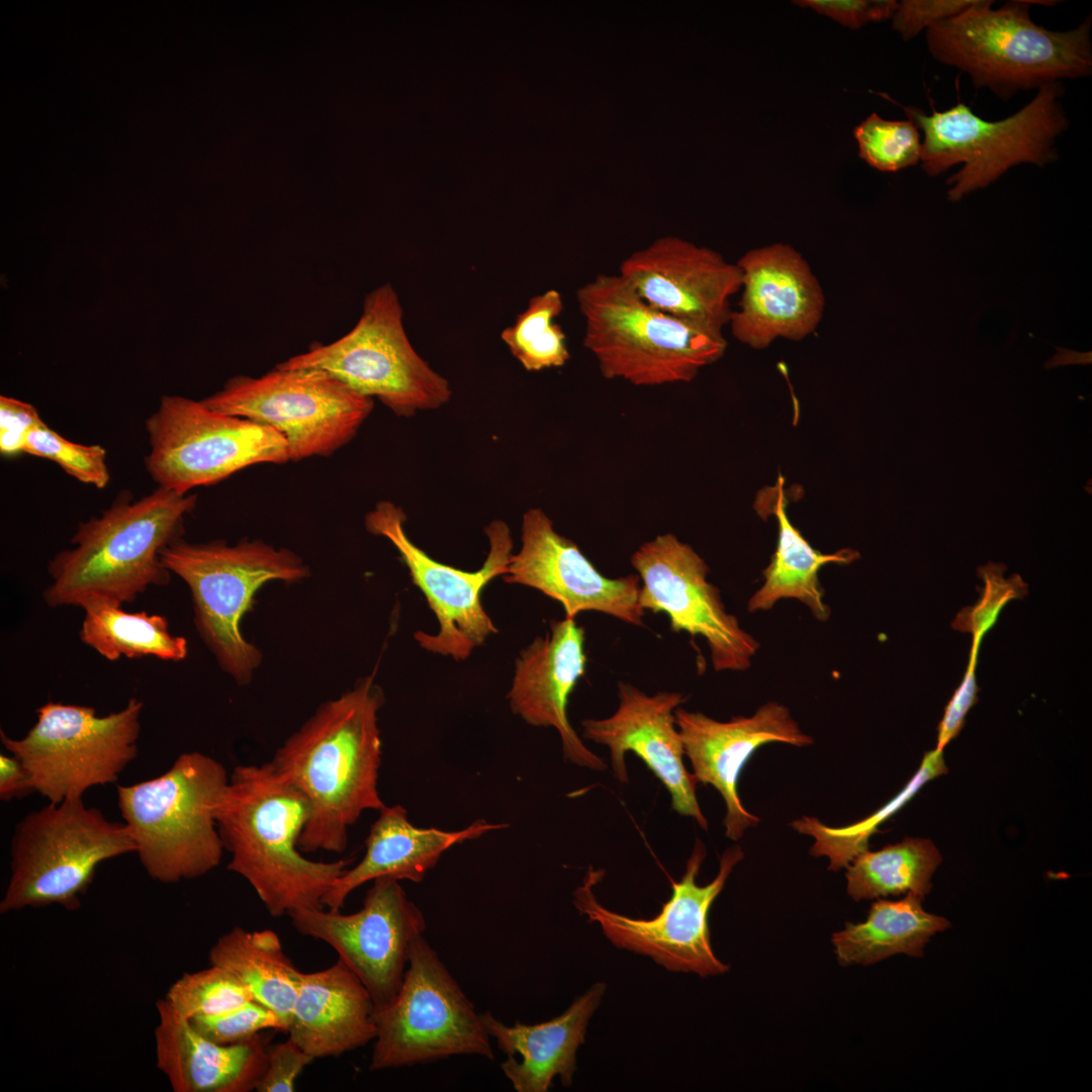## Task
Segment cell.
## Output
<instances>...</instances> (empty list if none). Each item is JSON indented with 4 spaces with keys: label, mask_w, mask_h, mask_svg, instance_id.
<instances>
[{
    "label": "cell",
    "mask_w": 1092,
    "mask_h": 1092,
    "mask_svg": "<svg viewBox=\"0 0 1092 1092\" xmlns=\"http://www.w3.org/2000/svg\"><path fill=\"white\" fill-rule=\"evenodd\" d=\"M384 704L374 673L322 704L276 750L274 767L308 799L310 817L300 835L303 852L341 853L348 830L366 810L382 809L378 791Z\"/></svg>",
    "instance_id": "1"
},
{
    "label": "cell",
    "mask_w": 1092,
    "mask_h": 1092,
    "mask_svg": "<svg viewBox=\"0 0 1092 1092\" xmlns=\"http://www.w3.org/2000/svg\"><path fill=\"white\" fill-rule=\"evenodd\" d=\"M306 796L271 761L238 765L215 812L231 853L228 870L243 877L272 917L324 908L323 899L352 858L316 861L298 841L310 817Z\"/></svg>",
    "instance_id": "2"
},
{
    "label": "cell",
    "mask_w": 1092,
    "mask_h": 1092,
    "mask_svg": "<svg viewBox=\"0 0 1092 1092\" xmlns=\"http://www.w3.org/2000/svg\"><path fill=\"white\" fill-rule=\"evenodd\" d=\"M196 500L195 494L158 487L140 499L118 500L81 523L73 547L49 563L52 582L43 601L54 608L122 606L151 586L167 584L171 572L161 550L181 537L184 518Z\"/></svg>",
    "instance_id": "3"
},
{
    "label": "cell",
    "mask_w": 1092,
    "mask_h": 1092,
    "mask_svg": "<svg viewBox=\"0 0 1092 1092\" xmlns=\"http://www.w3.org/2000/svg\"><path fill=\"white\" fill-rule=\"evenodd\" d=\"M1035 2L1010 1L993 9L992 1L975 0L927 28L929 53L1005 101L1020 90L1089 76L1091 15L1074 29L1049 30L1029 16Z\"/></svg>",
    "instance_id": "4"
},
{
    "label": "cell",
    "mask_w": 1092,
    "mask_h": 1092,
    "mask_svg": "<svg viewBox=\"0 0 1092 1092\" xmlns=\"http://www.w3.org/2000/svg\"><path fill=\"white\" fill-rule=\"evenodd\" d=\"M225 767L198 752L180 754L164 774L117 786V805L148 876L163 884L200 878L221 860L215 812Z\"/></svg>",
    "instance_id": "5"
},
{
    "label": "cell",
    "mask_w": 1092,
    "mask_h": 1092,
    "mask_svg": "<svg viewBox=\"0 0 1092 1092\" xmlns=\"http://www.w3.org/2000/svg\"><path fill=\"white\" fill-rule=\"evenodd\" d=\"M585 321L583 346L607 379L654 386L693 380L727 347L714 332L647 303L619 274H600L576 293Z\"/></svg>",
    "instance_id": "6"
},
{
    "label": "cell",
    "mask_w": 1092,
    "mask_h": 1092,
    "mask_svg": "<svg viewBox=\"0 0 1092 1092\" xmlns=\"http://www.w3.org/2000/svg\"><path fill=\"white\" fill-rule=\"evenodd\" d=\"M161 559L189 587L197 632L220 668L239 685L250 682L262 653L243 636V617L267 582L308 576L303 560L289 549L259 540L228 545L221 540L191 543L182 537L161 550Z\"/></svg>",
    "instance_id": "7"
},
{
    "label": "cell",
    "mask_w": 1092,
    "mask_h": 1092,
    "mask_svg": "<svg viewBox=\"0 0 1092 1092\" xmlns=\"http://www.w3.org/2000/svg\"><path fill=\"white\" fill-rule=\"evenodd\" d=\"M130 852L135 846L123 822L108 820L83 798L49 803L15 826L0 913L50 905L76 910L98 866Z\"/></svg>",
    "instance_id": "8"
},
{
    "label": "cell",
    "mask_w": 1092,
    "mask_h": 1092,
    "mask_svg": "<svg viewBox=\"0 0 1092 1092\" xmlns=\"http://www.w3.org/2000/svg\"><path fill=\"white\" fill-rule=\"evenodd\" d=\"M1062 82L1038 88L1034 98L1004 119L987 121L963 102L944 111L932 107L925 114L915 107L901 106L924 140L921 167L937 176L956 164L963 167L947 179L948 198L961 200L984 188L1013 166L1031 163L1042 167L1056 159L1057 138L1068 127L1061 98Z\"/></svg>",
    "instance_id": "9"
},
{
    "label": "cell",
    "mask_w": 1092,
    "mask_h": 1092,
    "mask_svg": "<svg viewBox=\"0 0 1092 1092\" xmlns=\"http://www.w3.org/2000/svg\"><path fill=\"white\" fill-rule=\"evenodd\" d=\"M402 315L395 290L383 284L365 297L349 333L327 345L312 343L276 366L324 370L355 392L378 398L397 417L439 408L451 397L449 382L415 350Z\"/></svg>",
    "instance_id": "10"
},
{
    "label": "cell",
    "mask_w": 1092,
    "mask_h": 1092,
    "mask_svg": "<svg viewBox=\"0 0 1092 1092\" xmlns=\"http://www.w3.org/2000/svg\"><path fill=\"white\" fill-rule=\"evenodd\" d=\"M143 708L130 698L123 709L97 716L92 707L48 702L25 736L1 730L0 740L22 761L33 791L58 804L118 780L138 754Z\"/></svg>",
    "instance_id": "11"
},
{
    "label": "cell",
    "mask_w": 1092,
    "mask_h": 1092,
    "mask_svg": "<svg viewBox=\"0 0 1092 1092\" xmlns=\"http://www.w3.org/2000/svg\"><path fill=\"white\" fill-rule=\"evenodd\" d=\"M373 1019L371 1071L463 1055L494 1059L482 1014L423 935L413 945L397 994L373 1011Z\"/></svg>",
    "instance_id": "12"
},
{
    "label": "cell",
    "mask_w": 1092,
    "mask_h": 1092,
    "mask_svg": "<svg viewBox=\"0 0 1092 1092\" xmlns=\"http://www.w3.org/2000/svg\"><path fill=\"white\" fill-rule=\"evenodd\" d=\"M146 431L147 471L158 487L180 494L255 464L290 461L285 439L273 428L179 395L161 398Z\"/></svg>",
    "instance_id": "13"
},
{
    "label": "cell",
    "mask_w": 1092,
    "mask_h": 1092,
    "mask_svg": "<svg viewBox=\"0 0 1092 1092\" xmlns=\"http://www.w3.org/2000/svg\"><path fill=\"white\" fill-rule=\"evenodd\" d=\"M202 401L276 430L290 461L332 455L356 436L374 405L324 370L278 366L259 377H232Z\"/></svg>",
    "instance_id": "14"
},
{
    "label": "cell",
    "mask_w": 1092,
    "mask_h": 1092,
    "mask_svg": "<svg viewBox=\"0 0 1092 1092\" xmlns=\"http://www.w3.org/2000/svg\"><path fill=\"white\" fill-rule=\"evenodd\" d=\"M743 855L738 845L726 849L715 879L700 886L697 877L706 857V847L697 839L680 881H672L670 898L650 919L630 918L604 907L593 891L603 871L593 868L574 891L573 904L579 914L598 923L604 935L619 948L649 957L671 972L695 973L703 978L723 975L730 966L713 951L709 912Z\"/></svg>",
    "instance_id": "15"
},
{
    "label": "cell",
    "mask_w": 1092,
    "mask_h": 1092,
    "mask_svg": "<svg viewBox=\"0 0 1092 1092\" xmlns=\"http://www.w3.org/2000/svg\"><path fill=\"white\" fill-rule=\"evenodd\" d=\"M406 515L390 500L378 502L364 519L366 530L386 538L408 569L413 583L424 594L440 625L435 635L418 631L415 639L428 651L455 660H464L486 638L497 633L481 604V593L495 577L505 575L513 555L509 526L500 520L489 523L484 532L489 550L482 566L465 571L441 563L418 547L404 530Z\"/></svg>",
    "instance_id": "16"
},
{
    "label": "cell",
    "mask_w": 1092,
    "mask_h": 1092,
    "mask_svg": "<svg viewBox=\"0 0 1092 1092\" xmlns=\"http://www.w3.org/2000/svg\"><path fill=\"white\" fill-rule=\"evenodd\" d=\"M360 910L301 908L289 913L292 926L303 936L329 944L363 983L374 1010L388 1005L397 994L415 941L427 923L399 881L381 877L372 881Z\"/></svg>",
    "instance_id": "17"
},
{
    "label": "cell",
    "mask_w": 1092,
    "mask_h": 1092,
    "mask_svg": "<svg viewBox=\"0 0 1092 1092\" xmlns=\"http://www.w3.org/2000/svg\"><path fill=\"white\" fill-rule=\"evenodd\" d=\"M630 562L641 580L639 605L664 613L673 632L702 636L716 671H744L759 648L738 619L726 611L720 590L709 582V567L671 533L643 543Z\"/></svg>",
    "instance_id": "18"
},
{
    "label": "cell",
    "mask_w": 1092,
    "mask_h": 1092,
    "mask_svg": "<svg viewBox=\"0 0 1092 1092\" xmlns=\"http://www.w3.org/2000/svg\"><path fill=\"white\" fill-rule=\"evenodd\" d=\"M521 541L520 551L512 555L503 576L506 582L535 588L557 601L567 618L595 611L627 624L643 625L638 574L603 575L572 540L555 531L541 509L524 514Z\"/></svg>",
    "instance_id": "19"
},
{
    "label": "cell",
    "mask_w": 1092,
    "mask_h": 1092,
    "mask_svg": "<svg viewBox=\"0 0 1092 1092\" xmlns=\"http://www.w3.org/2000/svg\"><path fill=\"white\" fill-rule=\"evenodd\" d=\"M619 275L651 306L684 322L721 332L729 299L741 289L737 264L689 241L664 237L628 256Z\"/></svg>",
    "instance_id": "20"
},
{
    "label": "cell",
    "mask_w": 1092,
    "mask_h": 1092,
    "mask_svg": "<svg viewBox=\"0 0 1092 1092\" xmlns=\"http://www.w3.org/2000/svg\"><path fill=\"white\" fill-rule=\"evenodd\" d=\"M619 700L610 717L581 721L583 737L610 749L613 775L622 784L629 781L625 755L633 752L667 790L671 809L693 817L707 830L708 821L696 796L697 782L684 764V745L675 725L674 710L687 698L671 692L647 695L621 681Z\"/></svg>",
    "instance_id": "21"
},
{
    "label": "cell",
    "mask_w": 1092,
    "mask_h": 1092,
    "mask_svg": "<svg viewBox=\"0 0 1092 1092\" xmlns=\"http://www.w3.org/2000/svg\"><path fill=\"white\" fill-rule=\"evenodd\" d=\"M674 716L696 782L712 785L725 801V834L732 840L740 839L747 828L759 822L738 795L741 770L755 750L770 742L798 747L813 743L789 709L776 702L760 706L750 717L738 716L727 722L682 708H676Z\"/></svg>",
    "instance_id": "22"
},
{
    "label": "cell",
    "mask_w": 1092,
    "mask_h": 1092,
    "mask_svg": "<svg viewBox=\"0 0 1092 1092\" xmlns=\"http://www.w3.org/2000/svg\"><path fill=\"white\" fill-rule=\"evenodd\" d=\"M739 309L731 332L739 342L764 349L776 339L799 341L818 327L825 306L822 287L803 256L786 244L754 248L737 261Z\"/></svg>",
    "instance_id": "23"
},
{
    "label": "cell",
    "mask_w": 1092,
    "mask_h": 1092,
    "mask_svg": "<svg viewBox=\"0 0 1092 1092\" xmlns=\"http://www.w3.org/2000/svg\"><path fill=\"white\" fill-rule=\"evenodd\" d=\"M584 641V629L575 618L552 621L544 637L521 651L508 699L512 711L526 723L553 727L559 733L568 761L604 771L607 764L583 744L567 715L569 697L585 673Z\"/></svg>",
    "instance_id": "24"
},
{
    "label": "cell",
    "mask_w": 1092,
    "mask_h": 1092,
    "mask_svg": "<svg viewBox=\"0 0 1092 1092\" xmlns=\"http://www.w3.org/2000/svg\"><path fill=\"white\" fill-rule=\"evenodd\" d=\"M156 1066L174 1092H250L268 1059L269 1037L222 1044L198 1032L165 998L156 1004Z\"/></svg>",
    "instance_id": "25"
},
{
    "label": "cell",
    "mask_w": 1092,
    "mask_h": 1092,
    "mask_svg": "<svg viewBox=\"0 0 1092 1092\" xmlns=\"http://www.w3.org/2000/svg\"><path fill=\"white\" fill-rule=\"evenodd\" d=\"M378 812L363 858L334 882L323 899L324 907L341 910L353 891L381 877L419 883L452 846L507 826L479 819L461 830L447 831L415 826L401 805H385Z\"/></svg>",
    "instance_id": "26"
},
{
    "label": "cell",
    "mask_w": 1092,
    "mask_h": 1092,
    "mask_svg": "<svg viewBox=\"0 0 1092 1092\" xmlns=\"http://www.w3.org/2000/svg\"><path fill=\"white\" fill-rule=\"evenodd\" d=\"M606 987L596 983L562 1014L537 1024L507 1025L490 1012L482 1013L488 1034L508 1056L500 1069L516 1091L547 1092L556 1076L564 1087L571 1086L576 1052Z\"/></svg>",
    "instance_id": "27"
},
{
    "label": "cell",
    "mask_w": 1092,
    "mask_h": 1092,
    "mask_svg": "<svg viewBox=\"0 0 1092 1092\" xmlns=\"http://www.w3.org/2000/svg\"><path fill=\"white\" fill-rule=\"evenodd\" d=\"M374 1004L360 979L341 961L299 974L288 1037L314 1060L340 1057L376 1037Z\"/></svg>",
    "instance_id": "28"
},
{
    "label": "cell",
    "mask_w": 1092,
    "mask_h": 1092,
    "mask_svg": "<svg viewBox=\"0 0 1092 1092\" xmlns=\"http://www.w3.org/2000/svg\"><path fill=\"white\" fill-rule=\"evenodd\" d=\"M784 483L780 475L775 485L761 489L754 500V509L761 518L775 516L779 535L776 552L763 570L764 582L748 600L747 610L767 611L783 599H795L808 607L818 621L825 622L830 609L823 601L819 570L827 563L849 564L858 559L859 553L841 549L823 554L814 549L788 517Z\"/></svg>",
    "instance_id": "29"
},
{
    "label": "cell",
    "mask_w": 1092,
    "mask_h": 1092,
    "mask_svg": "<svg viewBox=\"0 0 1092 1092\" xmlns=\"http://www.w3.org/2000/svg\"><path fill=\"white\" fill-rule=\"evenodd\" d=\"M922 898L913 894L899 901L879 899L859 923H846L831 942L842 967L869 966L904 953L921 958L932 936L950 927L944 917L926 912Z\"/></svg>",
    "instance_id": "30"
},
{
    "label": "cell",
    "mask_w": 1092,
    "mask_h": 1092,
    "mask_svg": "<svg viewBox=\"0 0 1092 1092\" xmlns=\"http://www.w3.org/2000/svg\"><path fill=\"white\" fill-rule=\"evenodd\" d=\"M208 961L234 974L253 1000L274 1011L288 1029L300 971L286 956L275 931L235 926L217 938Z\"/></svg>",
    "instance_id": "31"
},
{
    "label": "cell",
    "mask_w": 1092,
    "mask_h": 1092,
    "mask_svg": "<svg viewBox=\"0 0 1092 1092\" xmlns=\"http://www.w3.org/2000/svg\"><path fill=\"white\" fill-rule=\"evenodd\" d=\"M122 606L93 604L85 609L81 641L107 660L153 656L181 661L188 653L187 640L173 635L166 617L126 612Z\"/></svg>",
    "instance_id": "32"
},
{
    "label": "cell",
    "mask_w": 1092,
    "mask_h": 1092,
    "mask_svg": "<svg viewBox=\"0 0 1092 1092\" xmlns=\"http://www.w3.org/2000/svg\"><path fill=\"white\" fill-rule=\"evenodd\" d=\"M940 862L935 845L923 838L907 837L877 851L868 849L846 868L847 894L854 901L903 893L924 899Z\"/></svg>",
    "instance_id": "33"
},
{
    "label": "cell",
    "mask_w": 1092,
    "mask_h": 1092,
    "mask_svg": "<svg viewBox=\"0 0 1092 1092\" xmlns=\"http://www.w3.org/2000/svg\"><path fill=\"white\" fill-rule=\"evenodd\" d=\"M563 310L556 289L533 296L527 307L507 327L500 339L527 371L561 367L570 359L566 336L555 318Z\"/></svg>",
    "instance_id": "34"
},
{
    "label": "cell",
    "mask_w": 1092,
    "mask_h": 1092,
    "mask_svg": "<svg viewBox=\"0 0 1092 1092\" xmlns=\"http://www.w3.org/2000/svg\"><path fill=\"white\" fill-rule=\"evenodd\" d=\"M931 759L932 752L925 756L921 769L906 788L864 820L848 826L830 827L817 818L804 816L795 820L792 826L798 832L815 839L810 853L814 856H827L830 861L828 870L837 872L842 868H847L858 854L868 850L869 838L876 831L877 826L903 806L925 779L931 777L929 771Z\"/></svg>",
    "instance_id": "35"
},
{
    "label": "cell",
    "mask_w": 1092,
    "mask_h": 1092,
    "mask_svg": "<svg viewBox=\"0 0 1092 1092\" xmlns=\"http://www.w3.org/2000/svg\"><path fill=\"white\" fill-rule=\"evenodd\" d=\"M164 998L188 1020L218 1016L253 1000L234 974L214 965L183 974L169 987Z\"/></svg>",
    "instance_id": "36"
},
{
    "label": "cell",
    "mask_w": 1092,
    "mask_h": 1092,
    "mask_svg": "<svg viewBox=\"0 0 1092 1092\" xmlns=\"http://www.w3.org/2000/svg\"><path fill=\"white\" fill-rule=\"evenodd\" d=\"M858 155L871 167L896 172L920 161L921 142L911 120H887L874 112L854 130Z\"/></svg>",
    "instance_id": "37"
},
{
    "label": "cell",
    "mask_w": 1092,
    "mask_h": 1092,
    "mask_svg": "<svg viewBox=\"0 0 1092 1092\" xmlns=\"http://www.w3.org/2000/svg\"><path fill=\"white\" fill-rule=\"evenodd\" d=\"M23 453L49 459L78 481L104 488L110 481L106 450L99 444L84 445L65 439L44 422L27 435Z\"/></svg>",
    "instance_id": "38"
},
{
    "label": "cell",
    "mask_w": 1092,
    "mask_h": 1092,
    "mask_svg": "<svg viewBox=\"0 0 1092 1092\" xmlns=\"http://www.w3.org/2000/svg\"><path fill=\"white\" fill-rule=\"evenodd\" d=\"M1004 563L988 562L977 568L978 576L984 581L982 595L977 604L962 609L951 627L973 635V640L982 642L984 636L997 623L1003 608L1013 600L1027 595V584L1019 574L1004 577Z\"/></svg>",
    "instance_id": "39"
},
{
    "label": "cell",
    "mask_w": 1092,
    "mask_h": 1092,
    "mask_svg": "<svg viewBox=\"0 0 1092 1092\" xmlns=\"http://www.w3.org/2000/svg\"><path fill=\"white\" fill-rule=\"evenodd\" d=\"M205 1037L222 1044L245 1042L266 1029L286 1032L283 1020L255 1000L228 1013L189 1020Z\"/></svg>",
    "instance_id": "40"
},
{
    "label": "cell",
    "mask_w": 1092,
    "mask_h": 1092,
    "mask_svg": "<svg viewBox=\"0 0 1092 1092\" xmlns=\"http://www.w3.org/2000/svg\"><path fill=\"white\" fill-rule=\"evenodd\" d=\"M974 2L975 0H903L898 3L894 13L893 28L904 39H910L925 27L962 13Z\"/></svg>",
    "instance_id": "41"
},
{
    "label": "cell",
    "mask_w": 1092,
    "mask_h": 1092,
    "mask_svg": "<svg viewBox=\"0 0 1092 1092\" xmlns=\"http://www.w3.org/2000/svg\"><path fill=\"white\" fill-rule=\"evenodd\" d=\"M314 1059L288 1037L285 1041L268 1048L265 1073L260 1080L258 1092H292L303 1069Z\"/></svg>",
    "instance_id": "42"
},
{
    "label": "cell",
    "mask_w": 1092,
    "mask_h": 1092,
    "mask_svg": "<svg viewBox=\"0 0 1092 1092\" xmlns=\"http://www.w3.org/2000/svg\"><path fill=\"white\" fill-rule=\"evenodd\" d=\"M794 4L809 7L840 24L857 29L869 22L883 21L894 15V0H797Z\"/></svg>",
    "instance_id": "43"
},
{
    "label": "cell",
    "mask_w": 1092,
    "mask_h": 1092,
    "mask_svg": "<svg viewBox=\"0 0 1092 1092\" xmlns=\"http://www.w3.org/2000/svg\"><path fill=\"white\" fill-rule=\"evenodd\" d=\"M980 644L981 642L976 640L972 642L969 663L964 678L948 702L938 726L936 750L941 751L959 734L968 711L977 702L979 689L976 679V668Z\"/></svg>",
    "instance_id": "44"
},
{
    "label": "cell",
    "mask_w": 1092,
    "mask_h": 1092,
    "mask_svg": "<svg viewBox=\"0 0 1092 1092\" xmlns=\"http://www.w3.org/2000/svg\"><path fill=\"white\" fill-rule=\"evenodd\" d=\"M37 410L13 397L0 396V452L4 456L23 453L28 433L42 423Z\"/></svg>",
    "instance_id": "45"
},
{
    "label": "cell",
    "mask_w": 1092,
    "mask_h": 1092,
    "mask_svg": "<svg viewBox=\"0 0 1092 1092\" xmlns=\"http://www.w3.org/2000/svg\"><path fill=\"white\" fill-rule=\"evenodd\" d=\"M27 769L10 753L0 755V799L9 802L33 793Z\"/></svg>",
    "instance_id": "46"
},
{
    "label": "cell",
    "mask_w": 1092,
    "mask_h": 1092,
    "mask_svg": "<svg viewBox=\"0 0 1092 1092\" xmlns=\"http://www.w3.org/2000/svg\"><path fill=\"white\" fill-rule=\"evenodd\" d=\"M1058 350H1059V353L1057 355H1055L1049 362H1046V364H1045L1046 368L1057 367V366H1061V365H1068V364H1090L1091 363V354L1090 353H1078V352L1070 351V350H1067V349H1058Z\"/></svg>",
    "instance_id": "47"
}]
</instances>
